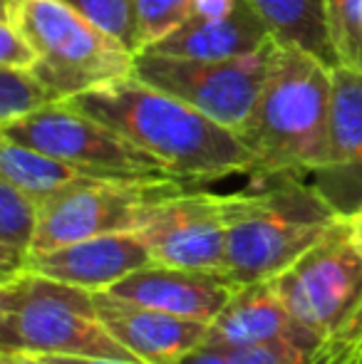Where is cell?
<instances>
[{"mask_svg":"<svg viewBox=\"0 0 362 364\" xmlns=\"http://www.w3.org/2000/svg\"><path fill=\"white\" fill-rule=\"evenodd\" d=\"M340 213L303 176H273L226 196V268L236 285L273 280L295 265Z\"/></svg>","mask_w":362,"mask_h":364,"instance_id":"3957f363","label":"cell"},{"mask_svg":"<svg viewBox=\"0 0 362 364\" xmlns=\"http://www.w3.org/2000/svg\"><path fill=\"white\" fill-rule=\"evenodd\" d=\"M38 53L33 73L58 102L134 75L137 55L102 33L68 0H3Z\"/></svg>","mask_w":362,"mask_h":364,"instance_id":"5b68a950","label":"cell"},{"mask_svg":"<svg viewBox=\"0 0 362 364\" xmlns=\"http://www.w3.org/2000/svg\"><path fill=\"white\" fill-rule=\"evenodd\" d=\"M333 68L298 48L275 43L261 97L241 139L253 154L251 183L273 176H313L328 164Z\"/></svg>","mask_w":362,"mask_h":364,"instance_id":"7a4b0ae2","label":"cell"},{"mask_svg":"<svg viewBox=\"0 0 362 364\" xmlns=\"http://www.w3.org/2000/svg\"><path fill=\"white\" fill-rule=\"evenodd\" d=\"M360 364H362V362H360Z\"/></svg>","mask_w":362,"mask_h":364,"instance_id":"d6a6232c","label":"cell"},{"mask_svg":"<svg viewBox=\"0 0 362 364\" xmlns=\"http://www.w3.org/2000/svg\"><path fill=\"white\" fill-rule=\"evenodd\" d=\"M193 0H137L142 53L154 48L191 18Z\"/></svg>","mask_w":362,"mask_h":364,"instance_id":"cb8c5ba5","label":"cell"},{"mask_svg":"<svg viewBox=\"0 0 362 364\" xmlns=\"http://www.w3.org/2000/svg\"><path fill=\"white\" fill-rule=\"evenodd\" d=\"M0 364H8V362H3V360H0Z\"/></svg>","mask_w":362,"mask_h":364,"instance_id":"1f68e13d","label":"cell"},{"mask_svg":"<svg viewBox=\"0 0 362 364\" xmlns=\"http://www.w3.org/2000/svg\"><path fill=\"white\" fill-rule=\"evenodd\" d=\"M3 352L142 362L102 325L95 292L33 270H20L0 283V355Z\"/></svg>","mask_w":362,"mask_h":364,"instance_id":"277c9868","label":"cell"},{"mask_svg":"<svg viewBox=\"0 0 362 364\" xmlns=\"http://www.w3.org/2000/svg\"><path fill=\"white\" fill-rule=\"evenodd\" d=\"M325 337L318 332H303V335L280 337V340L263 342V345L231 350V364H313L318 360Z\"/></svg>","mask_w":362,"mask_h":364,"instance_id":"7402d4cb","label":"cell"},{"mask_svg":"<svg viewBox=\"0 0 362 364\" xmlns=\"http://www.w3.org/2000/svg\"><path fill=\"white\" fill-rule=\"evenodd\" d=\"M68 3L102 33L124 45L129 53H142L137 0H68Z\"/></svg>","mask_w":362,"mask_h":364,"instance_id":"44dd1931","label":"cell"},{"mask_svg":"<svg viewBox=\"0 0 362 364\" xmlns=\"http://www.w3.org/2000/svg\"><path fill=\"white\" fill-rule=\"evenodd\" d=\"M0 136L53 154L97 178H176L156 156L68 102L0 127Z\"/></svg>","mask_w":362,"mask_h":364,"instance_id":"8992f818","label":"cell"},{"mask_svg":"<svg viewBox=\"0 0 362 364\" xmlns=\"http://www.w3.org/2000/svg\"><path fill=\"white\" fill-rule=\"evenodd\" d=\"M97 315L129 352L144 364H179L191 350L203 345L208 322L186 320L169 312L119 300L110 292H95Z\"/></svg>","mask_w":362,"mask_h":364,"instance_id":"5bb4252c","label":"cell"},{"mask_svg":"<svg viewBox=\"0 0 362 364\" xmlns=\"http://www.w3.org/2000/svg\"><path fill=\"white\" fill-rule=\"evenodd\" d=\"M313 183L340 216L362 203V70L333 68L328 164L313 173Z\"/></svg>","mask_w":362,"mask_h":364,"instance_id":"8fae6325","label":"cell"},{"mask_svg":"<svg viewBox=\"0 0 362 364\" xmlns=\"http://www.w3.org/2000/svg\"><path fill=\"white\" fill-rule=\"evenodd\" d=\"M325 18L338 65L362 70V0H325Z\"/></svg>","mask_w":362,"mask_h":364,"instance_id":"603a6c76","label":"cell"},{"mask_svg":"<svg viewBox=\"0 0 362 364\" xmlns=\"http://www.w3.org/2000/svg\"><path fill=\"white\" fill-rule=\"evenodd\" d=\"M55 95L33 70L0 68V127L55 105Z\"/></svg>","mask_w":362,"mask_h":364,"instance_id":"ffe728a7","label":"cell"},{"mask_svg":"<svg viewBox=\"0 0 362 364\" xmlns=\"http://www.w3.org/2000/svg\"><path fill=\"white\" fill-rule=\"evenodd\" d=\"M273 45L275 40L258 53L231 60H183L144 50L137 55L134 77L241 134L261 97Z\"/></svg>","mask_w":362,"mask_h":364,"instance_id":"ba28073f","label":"cell"},{"mask_svg":"<svg viewBox=\"0 0 362 364\" xmlns=\"http://www.w3.org/2000/svg\"><path fill=\"white\" fill-rule=\"evenodd\" d=\"M348 218V225H350V233H353V240H355V245L360 248V253H362V203L358 208H355L350 216H345Z\"/></svg>","mask_w":362,"mask_h":364,"instance_id":"f546056e","label":"cell"},{"mask_svg":"<svg viewBox=\"0 0 362 364\" xmlns=\"http://www.w3.org/2000/svg\"><path fill=\"white\" fill-rule=\"evenodd\" d=\"M137 233L147 240L154 263L223 273L226 196L186 188L159 203Z\"/></svg>","mask_w":362,"mask_h":364,"instance_id":"30bf717a","label":"cell"},{"mask_svg":"<svg viewBox=\"0 0 362 364\" xmlns=\"http://www.w3.org/2000/svg\"><path fill=\"white\" fill-rule=\"evenodd\" d=\"M151 263L154 258L142 233L127 230V233H107L75 240L53 250H40L30 255L25 270L92 292H102L115 288L127 275Z\"/></svg>","mask_w":362,"mask_h":364,"instance_id":"7c38bea8","label":"cell"},{"mask_svg":"<svg viewBox=\"0 0 362 364\" xmlns=\"http://www.w3.org/2000/svg\"><path fill=\"white\" fill-rule=\"evenodd\" d=\"M53 364H142V362H129V360H105V357H73V355H53L45 357Z\"/></svg>","mask_w":362,"mask_h":364,"instance_id":"f1b7e54d","label":"cell"},{"mask_svg":"<svg viewBox=\"0 0 362 364\" xmlns=\"http://www.w3.org/2000/svg\"><path fill=\"white\" fill-rule=\"evenodd\" d=\"M40 203L0 178V283L25 270L35 250Z\"/></svg>","mask_w":362,"mask_h":364,"instance_id":"d6986e66","label":"cell"},{"mask_svg":"<svg viewBox=\"0 0 362 364\" xmlns=\"http://www.w3.org/2000/svg\"><path fill=\"white\" fill-rule=\"evenodd\" d=\"M313 332L303 327L283 302L273 280L241 285L223 305V310L208 322L203 345L223 352L263 345L280 337Z\"/></svg>","mask_w":362,"mask_h":364,"instance_id":"9a60e30c","label":"cell"},{"mask_svg":"<svg viewBox=\"0 0 362 364\" xmlns=\"http://www.w3.org/2000/svg\"><path fill=\"white\" fill-rule=\"evenodd\" d=\"M362 362V305L333 335L325 337L318 360L313 364H360Z\"/></svg>","mask_w":362,"mask_h":364,"instance_id":"d4e9b609","label":"cell"},{"mask_svg":"<svg viewBox=\"0 0 362 364\" xmlns=\"http://www.w3.org/2000/svg\"><path fill=\"white\" fill-rule=\"evenodd\" d=\"M290 315L328 337L362 305V253L348 218L338 223L285 273L273 278Z\"/></svg>","mask_w":362,"mask_h":364,"instance_id":"9c48e42d","label":"cell"},{"mask_svg":"<svg viewBox=\"0 0 362 364\" xmlns=\"http://www.w3.org/2000/svg\"><path fill=\"white\" fill-rule=\"evenodd\" d=\"M0 360L8 364H53L48 362L45 357H35V355H20V352H3Z\"/></svg>","mask_w":362,"mask_h":364,"instance_id":"4dcf8cb0","label":"cell"},{"mask_svg":"<svg viewBox=\"0 0 362 364\" xmlns=\"http://www.w3.org/2000/svg\"><path fill=\"white\" fill-rule=\"evenodd\" d=\"M273 33L275 43L298 45L330 68L338 65L325 18V0H248Z\"/></svg>","mask_w":362,"mask_h":364,"instance_id":"ac0fdd59","label":"cell"},{"mask_svg":"<svg viewBox=\"0 0 362 364\" xmlns=\"http://www.w3.org/2000/svg\"><path fill=\"white\" fill-rule=\"evenodd\" d=\"M179 364H231V360H228V352L218 350V347L201 345L188 352Z\"/></svg>","mask_w":362,"mask_h":364,"instance_id":"83f0119b","label":"cell"},{"mask_svg":"<svg viewBox=\"0 0 362 364\" xmlns=\"http://www.w3.org/2000/svg\"><path fill=\"white\" fill-rule=\"evenodd\" d=\"M0 178L18 186L40 206H45L70 188L97 181V176H90L82 168L73 166L53 154L18 144L8 136H0Z\"/></svg>","mask_w":362,"mask_h":364,"instance_id":"e0dca14e","label":"cell"},{"mask_svg":"<svg viewBox=\"0 0 362 364\" xmlns=\"http://www.w3.org/2000/svg\"><path fill=\"white\" fill-rule=\"evenodd\" d=\"M248 0H193L191 18H228Z\"/></svg>","mask_w":362,"mask_h":364,"instance_id":"4316f807","label":"cell"},{"mask_svg":"<svg viewBox=\"0 0 362 364\" xmlns=\"http://www.w3.org/2000/svg\"><path fill=\"white\" fill-rule=\"evenodd\" d=\"M273 33L246 3L228 18H188L179 30L149 48V53L183 60H231L263 50Z\"/></svg>","mask_w":362,"mask_h":364,"instance_id":"2e32d148","label":"cell"},{"mask_svg":"<svg viewBox=\"0 0 362 364\" xmlns=\"http://www.w3.org/2000/svg\"><path fill=\"white\" fill-rule=\"evenodd\" d=\"M183 178H97L40 206L35 250H53L75 240L139 230L166 198L193 188Z\"/></svg>","mask_w":362,"mask_h":364,"instance_id":"52a82bcc","label":"cell"},{"mask_svg":"<svg viewBox=\"0 0 362 364\" xmlns=\"http://www.w3.org/2000/svg\"><path fill=\"white\" fill-rule=\"evenodd\" d=\"M238 288L226 273L151 263L105 292L186 320L211 322Z\"/></svg>","mask_w":362,"mask_h":364,"instance_id":"4fadbf2b","label":"cell"},{"mask_svg":"<svg viewBox=\"0 0 362 364\" xmlns=\"http://www.w3.org/2000/svg\"><path fill=\"white\" fill-rule=\"evenodd\" d=\"M68 105L105 122L159 159L176 178L196 186L251 173L253 154L238 132L134 75L85 92Z\"/></svg>","mask_w":362,"mask_h":364,"instance_id":"6da1fadb","label":"cell"},{"mask_svg":"<svg viewBox=\"0 0 362 364\" xmlns=\"http://www.w3.org/2000/svg\"><path fill=\"white\" fill-rule=\"evenodd\" d=\"M38 63L33 43L28 40L25 30L15 23V18L3 8L0 13V68L33 70Z\"/></svg>","mask_w":362,"mask_h":364,"instance_id":"484cf974","label":"cell"}]
</instances>
